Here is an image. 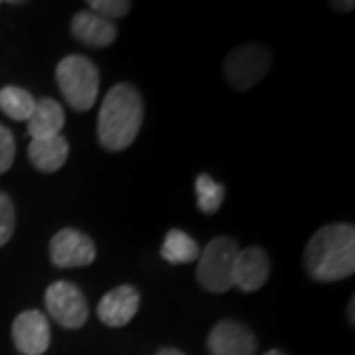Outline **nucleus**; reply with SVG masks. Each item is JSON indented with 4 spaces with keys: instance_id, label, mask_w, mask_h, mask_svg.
<instances>
[{
    "instance_id": "7",
    "label": "nucleus",
    "mask_w": 355,
    "mask_h": 355,
    "mask_svg": "<svg viewBox=\"0 0 355 355\" xmlns=\"http://www.w3.org/2000/svg\"><path fill=\"white\" fill-rule=\"evenodd\" d=\"M50 257L51 263L60 268H77L91 265L97 257V249L85 233L65 227L53 235L50 243Z\"/></svg>"
},
{
    "instance_id": "20",
    "label": "nucleus",
    "mask_w": 355,
    "mask_h": 355,
    "mask_svg": "<svg viewBox=\"0 0 355 355\" xmlns=\"http://www.w3.org/2000/svg\"><path fill=\"white\" fill-rule=\"evenodd\" d=\"M14 154H16V144H14L12 132L4 125H0V174L10 170Z\"/></svg>"
},
{
    "instance_id": "16",
    "label": "nucleus",
    "mask_w": 355,
    "mask_h": 355,
    "mask_svg": "<svg viewBox=\"0 0 355 355\" xmlns=\"http://www.w3.org/2000/svg\"><path fill=\"white\" fill-rule=\"evenodd\" d=\"M34 107H36V99L24 89L14 85L0 89V109L14 121H28L34 113Z\"/></svg>"
},
{
    "instance_id": "23",
    "label": "nucleus",
    "mask_w": 355,
    "mask_h": 355,
    "mask_svg": "<svg viewBox=\"0 0 355 355\" xmlns=\"http://www.w3.org/2000/svg\"><path fill=\"white\" fill-rule=\"evenodd\" d=\"M349 322L354 324V298L349 300Z\"/></svg>"
},
{
    "instance_id": "2",
    "label": "nucleus",
    "mask_w": 355,
    "mask_h": 355,
    "mask_svg": "<svg viewBox=\"0 0 355 355\" xmlns=\"http://www.w3.org/2000/svg\"><path fill=\"white\" fill-rule=\"evenodd\" d=\"M142 116L144 105L137 89L128 83H116L111 87L103 99L97 123V135L103 148L119 153L130 146L142 127Z\"/></svg>"
},
{
    "instance_id": "24",
    "label": "nucleus",
    "mask_w": 355,
    "mask_h": 355,
    "mask_svg": "<svg viewBox=\"0 0 355 355\" xmlns=\"http://www.w3.org/2000/svg\"><path fill=\"white\" fill-rule=\"evenodd\" d=\"M265 355H284L282 352H279V349H270V352H266Z\"/></svg>"
},
{
    "instance_id": "6",
    "label": "nucleus",
    "mask_w": 355,
    "mask_h": 355,
    "mask_svg": "<svg viewBox=\"0 0 355 355\" xmlns=\"http://www.w3.org/2000/svg\"><path fill=\"white\" fill-rule=\"evenodd\" d=\"M46 306L50 316L67 330H77L85 326L89 318V306L83 292L67 280H58L48 286Z\"/></svg>"
},
{
    "instance_id": "22",
    "label": "nucleus",
    "mask_w": 355,
    "mask_h": 355,
    "mask_svg": "<svg viewBox=\"0 0 355 355\" xmlns=\"http://www.w3.org/2000/svg\"><path fill=\"white\" fill-rule=\"evenodd\" d=\"M156 355H184L182 352H178V349H174V347H162L160 352Z\"/></svg>"
},
{
    "instance_id": "10",
    "label": "nucleus",
    "mask_w": 355,
    "mask_h": 355,
    "mask_svg": "<svg viewBox=\"0 0 355 355\" xmlns=\"http://www.w3.org/2000/svg\"><path fill=\"white\" fill-rule=\"evenodd\" d=\"M140 306V294L137 288L123 284L109 291L97 306V316L109 328H123L137 316Z\"/></svg>"
},
{
    "instance_id": "18",
    "label": "nucleus",
    "mask_w": 355,
    "mask_h": 355,
    "mask_svg": "<svg viewBox=\"0 0 355 355\" xmlns=\"http://www.w3.org/2000/svg\"><path fill=\"white\" fill-rule=\"evenodd\" d=\"M87 6L91 8V12L111 22L114 18L127 16L130 10V2H125V0H89Z\"/></svg>"
},
{
    "instance_id": "4",
    "label": "nucleus",
    "mask_w": 355,
    "mask_h": 355,
    "mask_svg": "<svg viewBox=\"0 0 355 355\" xmlns=\"http://www.w3.org/2000/svg\"><path fill=\"white\" fill-rule=\"evenodd\" d=\"M239 253L237 243L231 237H216L205 245L198 263V282L207 292L221 294L233 288V266Z\"/></svg>"
},
{
    "instance_id": "9",
    "label": "nucleus",
    "mask_w": 355,
    "mask_h": 355,
    "mask_svg": "<svg viewBox=\"0 0 355 355\" xmlns=\"http://www.w3.org/2000/svg\"><path fill=\"white\" fill-rule=\"evenodd\" d=\"M207 349L211 355H254L257 340L241 322L221 320L207 336Z\"/></svg>"
},
{
    "instance_id": "12",
    "label": "nucleus",
    "mask_w": 355,
    "mask_h": 355,
    "mask_svg": "<svg viewBox=\"0 0 355 355\" xmlns=\"http://www.w3.org/2000/svg\"><path fill=\"white\" fill-rule=\"evenodd\" d=\"M71 34L87 48H107L116 40V26L91 10H81L71 20Z\"/></svg>"
},
{
    "instance_id": "5",
    "label": "nucleus",
    "mask_w": 355,
    "mask_h": 355,
    "mask_svg": "<svg viewBox=\"0 0 355 355\" xmlns=\"http://www.w3.org/2000/svg\"><path fill=\"white\" fill-rule=\"evenodd\" d=\"M272 53L261 44H245L229 53L223 64V73L237 91H247L268 73Z\"/></svg>"
},
{
    "instance_id": "13",
    "label": "nucleus",
    "mask_w": 355,
    "mask_h": 355,
    "mask_svg": "<svg viewBox=\"0 0 355 355\" xmlns=\"http://www.w3.org/2000/svg\"><path fill=\"white\" fill-rule=\"evenodd\" d=\"M65 125L64 107L55 99L44 97L42 101H36L34 113L28 119V135L34 139H50L58 137Z\"/></svg>"
},
{
    "instance_id": "19",
    "label": "nucleus",
    "mask_w": 355,
    "mask_h": 355,
    "mask_svg": "<svg viewBox=\"0 0 355 355\" xmlns=\"http://www.w3.org/2000/svg\"><path fill=\"white\" fill-rule=\"evenodd\" d=\"M16 225V214H14L12 200L0 191V247L10 241Z\"/></svg>"
},
{
    "instance_id": "3",
    "label": "nucleus",
    "mask_w": 355,
    "mask_h": 355,
    "mask_svg": "<svg viewBox=\"0 0 355 355\" xmlns=\"http://www.w3.org/2000/svg\"><path fill=\"white\" fill-rule=\"evenodd\" d=\"M55 79L64 99L69 103L71 109L76 111H89L99 93V71L83 55H67L64 58L58 69H55Z\"/></svg>"
},
{
    "instance_id": "15",
    "label": "nucleus",
    "mask_w": 355,
    "mask_h": 355,
    "mask_svg": "<svg viewBox=\"0 0 355 355\" xmlns=\"http://www.w3.org/2000/svg\"><path fill=\"white\" fill-rule=\"evenodd\" d=\"M162 259L172 263V265H186L200 257V247L196 239H191L188 233L180 229H170L166 233L164 245L160 249Z\"/></svg>"
},
{
    "instance_id": "11",
    "label": "nucleus",
    "mask_w": 355,
    "mask_h": 355,
    "mask_svg": "<svg viewBox=\"0 0 355 355\" xmlns=\"http://www.w3.org/2000/svg\"><path fill=\"white\" fill-rule=\"evenodd\" d=\"M270 275V261L261 247H247L237 253L233 266V286L243 292L259 291Z\"/></svg>"
},
{
    "instance_id": "21",
    "label": "nucleus",
    "mask_w": 355,
    "mask_h": 355,
    "mask_svg": "<svg viewBox=\"0 0 355 355\" xmlns=\"http://www.w3.org/2000/svg\"><path fill=\"white\" fill-rule=\"evenodd\" d=\"M331 6H334V8L342 6L340 10H352V8H354V2H331Z\"/></svg>"
},
{
    "instance_id": "1",
    "label": "nucleus",
    "mask_w": 355,
    "mask_h": 355,
    "mask_svg": "<svg viewBox=\"0 0 355 355\" xmlns=\"http://www.w3.org/2000/svg\"><path fill=\"white\" fill-rule=\"evenodd\" d=\"M308 275L318 282H336L355 272V227L331 223L314 233L304 251Z\"/></svg>"
},
{
    "instance_id": "14",
    "label": "nucleus",
    "mask_w": 355,
    "mask_h": 355,
    "mask_svg": "<svg viewBox=\"0 0 355 355\" xmlns=\"http://www.w3.org/2000/svg\"><path fill=\"white\" fill-rule=\"evenodd\" d=\"M69 156V144L67 140L58 135L50 139H34L28 146V158L30 162L38 168L40 172H58L65 164Z\"/></svg>"
},
{
    "instance_id": "8",
    "label": "nucleus",
    "mask_w": 355,
    "mask_h": 355,
    "mask_svg": "<svg viewBox=\"0 0 355 355\" xmlns=\"http://www.w3.org/2000/svg\"><path fill=\"white\" fill-rule=\"evenodd\" d=\"M51 331L48 318L40 310H26L12 324V340L22 355H42L50 347Z\"/></svg>"
},
{
    "instance_id": "17",
    "label": "nucleus",
    "mask_w": 355,
    "mask_h": 355,
    "mask_svg": "<svg viewBox=\"0 0 355 355\" xmlns=\"http://www.w3.org/2000/svg\"><path fill=\"white\" fill-rule=\"evenodd\" d=\"M196 193H198V207L203 214H216L223 203L225 188L217 184L211 176L200 174L196 180Z\"/></svg>"
}]
</instances>
